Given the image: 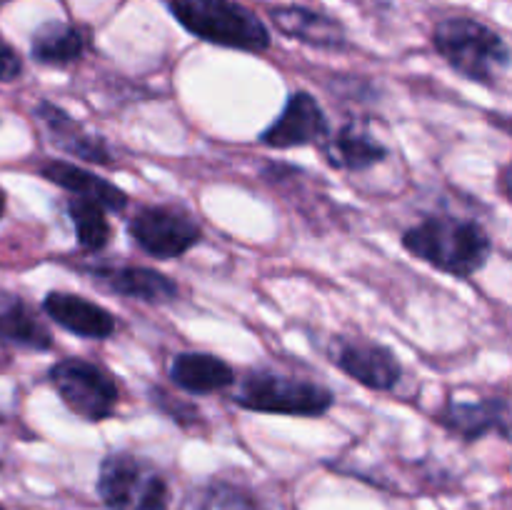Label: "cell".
Instances as JSON below:
<instances>
[{
    "label": "cell",
    "mask_w": 512,
    "mask_h": 510,
    "mask_svg": "<svg viewBox=\"0 0 512 510\" xmlns=\"http://www.w3.org/2000/svg\"><path fill=\"white\" fill-rule=\"evenodd\" d=\"M3 213H5V193L3 188H0V218H3Z\"/></svg>",
    "instance_id": "cell-25"
},
{
    "label": "cell",
    "mask_w": 512,
    "mask_h": 510,
    "mask_svg": "<svg viewBox=\"0 0 512 510\" xmlns=\"http://www.w3.org/2000/svg\"><path fill=\"white\" fill-rule=\"evenodd\" d=\"M20 73H23V60H20V55L8 43L0 40V83L15 80Z\"/></svg>",
    "instance_id": "cell-23"
},
{
    "label": "cell",
    "mask_w": 512,
    "mask_h": 510,
    "mask_svg": "<svg viewBox=\"0 0 512 510\" xmlns=\"http://www.w3.org/2000/svg\"><path fill=\"white\" fill-rule=\"evenodd\" d=\"M128 235L145 255L158 260L180 258L200 243L203 230L198 220L175 205H148L140 208L128 223Z\"/></svg>",
    "instance_id": "cell-7"
},
{
    "label": "cell",
    "mask_w": 512,
    "mask_h": 510,
    "mask_svg": "<svg viewBox=\"0 0 512 510\" xmlns=\"http://www.w3.org/2000/svg\"><path fill=\"white\" fill-rule=\"evenodd\" d=\"M40 175L58 188L68 190L73 198H88L103 205L110 213H123L128 208V195L113 185L110 180L80 168V165L65 163V160H50L40 168Z\"/></svg>",
    "instance_id": "cell-15"
},
{
    "label": "cell",
    "mask_w": 512,
    "mask_h": 510,
    "mask_svg": "<svg viewBox=\"0 0 512 510\" xmlns=\"http://www.w3.org/2000/svg\"><path fill=\"white\" fill-rule=\"evenodd\" d=\"M508 180H510V175H508V168H503V178H500V183H503V198H510Z\"/></svg>",
    "instance_id": "cell-24"
},
{
    "label": "cell",
    "mask_w": 512,
    "mask_h": 510,
    "mask_svg": "<svg viewBox=\"0 0 512 510\" xmlns=\"http://www.w3.org/2000/svg\"><path fill=\"white\" fill-rule=\"evenodd\" d=\"M323 153L328 165L350 173H363L388 158V148L358 123H348L335 135H328L323 140Z\"/></svg>",
    "instance_id": "cell-16"
},
{
    "label": "cell",
    "mask_w": 512,
    "mask_h": 510,
    "mask_svg": "<svg viewBox=\"0 0 512 510\" xmlns=\"http://www.w3.org/2000/svg\"><path fill=\"white\" fill-rule=\"evenodd\" d=\"M35 118L48 130L50 143L58 150H63V153L75 155V158L88 160V163L95 165H110V160H113L110 158L108 143L103 138L88 133L78 120H73V115H68L63 108L50 103V100H40L35 105Z\"/></svg>",
    "instance_id": "cell-13"
},
{
    "label": "cell",
    "mask_w": 512,
    "mask_h": 510,
    "mask_svg": "<svg viewBox=\"0 0 512 510\" xmlns=\"http://www.w3.org/2000/svg\"><path fill=\"white\" fill-rule=\"evenodd\" d=\"M68 218L73 223L75 235H78V245L88 253H100L108 248L110 238H113V228L108 223V210L98 205L95 200L88 198H73L68 200Z\"/></svg>",
    "instance_id": "cell-20"
},
{
    "label": "cell",
    "mask_w": 512,
    "mask_h": 510,
    "mask_svg": "<svg viewBox=\"0 0 512 510\" xmlns=\"http://www.w3.org/2000/svg\"><path fill=\"white\" fill-rule=\"evenodd\" d=\"M433 45L455 73L475 83L498 85L510 70L508 40L468 15L440 20L433 30Z\"/></svg>",
    "instance_id": "cell-2"
},
{
    "label": "cell",
    "mask_w": 512,
    "mask_h": 510,
    "mask_svg": "<svg viewBox=\"0 0 512 510\" xmlns=\"http://www.w3.org/2000/svg\"><path fill=\"white\" fill-rule=\"evenodd\" d=\"M403 248L440 273L468 278L488 265L493 240L478 220L458 218V215H430L405 230Z\"/></svg>",
    "instance_id": "cell-1"
},
{
    "label": "cell",
    "mask_w": 512,
    "mask_h": 510,
    "mask_svg": "<svg viewBox=\"0 0 512 510\" xmlns=\"http://www.w3.org/2000/svg\"><path fill=\"white\" fill-rule=\"evenodd\" d=\"M438 423L465 443L498 433L510 438V403L508 398H480V400H448L438 413Z\"/></svg>",
    "instance_id": "cell-11"
},
{
    "label": "cell",
    "mask_w": 512,
    "mask_h": 510,
    "mask_svg": "<svg viewBox=\"0 0 512 510\" xmlns=\"http://www.w3.org/2000/svg\"><path fill=\"white\" fill-rule=\"evenodd\" d=\"M235 405L253 413H280L320 418L335 403V395L325 385L308 378L278 373V370H253L243 378Z\"/></svg>",
    "instance_id": "cell-4"
},
{
    "label": "cell",
    "mask_w": 512,
    "mask_h": 510,
    "mask_svg": "<svg viewBox=\"0 0 512 510\" xmlns=\"http://www.w3.org/2000/svg\"><path fill=\"white\" fill-rule=\"evenodd\" d=\"M150 400H153V403L158 405L168 418H173L178 425H193L200 420V410L195 408L193 403H185V400H180L178 395L165 393L163 388L150 390Z\"/></svg>",
    "instance_id": "cell-22"
},
{
    "label": "cell",
    "mask_w": 512,
    "mask_h": 510,
    "mask_svg": "<svg viewBox=\"0 0 512 510\" xmlns=\"http://www.w3.org/2000/svg\"><path fill=\"white\" fill-rule=\"evenodd\" d=\"M85 270H88L90 280H95L100 288L110 290L115 295H123V298L143 300V303L150 305L173 303L178 298V283L153 268L93 263Z\"/></svg>",
    "instance_id": "cell-10"
},
{
    "label": "cell",
    "mask_w": 512,
    "mask_h": 510,
    "mask_svg": "<svg viewBox=\"0 0 512 510\" xmlns=\"http://www.w3.org/2000/svg\"><path fill=\"white\" fill-rule=\"evenodd\" d=\"M0 3H5V0H0Z\"/></svg>",
    "instance_id": "cell-26"
},
{
    "label": "cell",
    "mask_w": 512,
    "mask_h": 510,
    "mask_svg": "<svg viewBox=\"0 0 512 510\" xmlns=\"http://www.w3.org/2000/svg\"><path fill=\"white\" fill-rule=\"evenodd\" d=\"M85 35L73 23L63 20H48L40 25L30 38V55L35 63L50 65V68H65L83 58Z\"/></svg>",
    "instance_id": "cell-19"
},
{
    "label": "cell",
    "mask_w": 512,
    "mask_h": 510,
    "mask_svg": "<svg viewBox=\"0 0 512 510\" xmlns=\"http://www.w3.org/2000/svg\"><path fill=\"white\" fill-rule=\"evenodd\" d=\"M0 510H5V508H0Z\"/></svg>",
    "instance_id": "cell-27"
},
{
    "label": "cell",
    "mask_w": 512,
    "mask_h": 510,
    "mask_svg": "<svg viewBox=\"0 0 512 510\" xmlns=\"http://www.w3.org/2000/svg\"><path fill=\"white\" fill-rule=\"evenodd\" d=\"M198 510H265L253 490L228 480H215L200 493Z\"/></svg>",
    "instance_id": "cell-21"
},
{
    "label": "cell",
    "mask_w": 512,
    "mask_h": 510,
    "mask_svg": "<svg viewBox=\"0 0 512 510\" xmlns=\"http://www.w3.org/2000/svg\"><path fill=\"white\" fill-rule=\"evenodd\" d=\"M270 20L280 33L300 40L310 48L343 50L348 45L343 25L318 10L300 8V5H278V8H270Z\"/></svg>",
    "instance_id": "cell-14"
},
{
    "label": "cell",
    "mask_w": 512,
    "mask_h": 510,
    "mask_svg": "<svg viewBox=\"0 0 512 510\" xmlns=\"http://www.w3.org/2000/svg\"><path fill=\"white\" fill-rule=\"evenodd\" d=\"M98 495L110 510H168V480L148 460L133 453L105 455L98 473Z\"/></svg>",
    "instance_id": "cell-5"
},
{
    "label": "cell",
    "mask_w": 512,
    "mask_h": 510,
    "mask_svg": "<svg viewBox=\"0 0 512 510\" xmlns=\"http://www.w3.org/2000/svg\"><path fill=\"white\" fill-rule=\"evenodd\" d=\"M165 5L190 35L205 43L245 53L270 48L268 25L238 0H165Z\"/></svg>",
    "instance_id": "cell-3"
},
{
    "label": "cell",
    "mask_w": 512,
    "mask_h": 510,
    "mask_svg": "<svg viewBox=\"0 0 512 510\" xmlns=\"http://www.w3.org/2000/svg\"><path fill=\"white\" fill-rule=\"evenodd\" d=\"M43 310L55 325L78 338L105 340L115 333V318L93 300L63 290H50L43 298Z\"/></svg>",
    "instance_id": "cell-12"
},
{
    "label": "cell",
    "mask_w": 512,
    "mask_h": 510,
    "mask_svg": "<svg viewBox=\"0 0 512 510\" xmlns=\"http://www.w3.org/2000/svg\"><path fill=\"white\" fill-rule=\"evenodd\" d=\"M175 388L193 395H210L233 388L235 370L210 353H178L168 365Z\"/></svg>",
    "instance_id": "cell-17"
},
{
    "label": "cell",
    "mask_w": 512,
    "mask_h": 510,
    "mask_svg": "<svg viewBox=\"0 0 512 510\" xmlns=\"http://www.w3.org/2000/svg\"><path fill=\"white\" fill-rule=\"evenodd\" d=\"M53 388L60 400L78 418L88 423H100L115 413L120 400L118 383L100 365L83 358H63L48 370Z\"/></svg>",
    "instance_id": "cell-6"
},
{
    "label": "cell",
    "mask_w": 512,
    "mask_h": 510,
    "mask_svg": "<svg viewBox=\"0 0 512 510\" xmlns=\"http://www.w3.org/2000/svg\"><path fill=\"white\" fill-rule=\"evenodd\" d=\"M0 343L25 350H50L53 335L25 300L0 293Z\"/></svg>",
    "instance_id": "cell-18"
},
{
    "label": "cell",
    "mask_w": 512,
    "mask_h": 510,
    "mask_svg": "<svg viewBox=\"0 0 512 510\" xmlns=\"http://www.w3.org/2000/svg\"><path fill=\"white\" fill-rule=\"evenodd\" d=\"M330 135V123L315 95L298 90L288 98L283 113L260 133V143L268 148H298V145L323 143Z\"/></svg>",
    "instance_id": "cell-9"
},
{
    "label": "cell",
    "mask_w": 512,
    "mask_h": 510,
    "mask_svg": "<svg viewBox=\"0 0 512 510\" xmlns=\"http://www.w3.org/2000/svg\"><path fill=\"white\" fill-rule=\"evenodd\" d=\"M330 360L355 383L378 393H390L403 380V365L398 355L375 340L340 335L330 343Z\"/></svg>",
    "instance_id": "cell-8"
}]
</instances>
